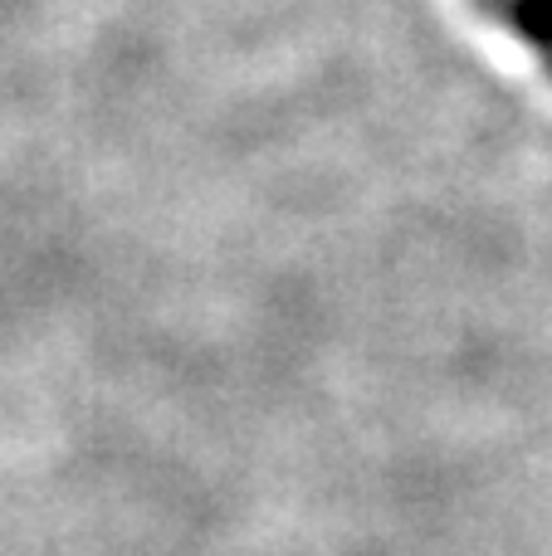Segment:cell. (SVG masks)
Segmentation results:
<instances>
[{
  "label": "cell",
  "instance_id": "1",
  "mask_svg": "<svg viewBox=\"0 0 552 556\" xmlns=\"http://www.w3.org/2000/svg\"><path fill=\"white\" fill-rule=\"evenodd\" d=\"M485 10H494L524 45H534L552 68V0H485Z\"/></svg>",
  "mask_w": 552,
  "mask_h": 556
}]
</instances>
